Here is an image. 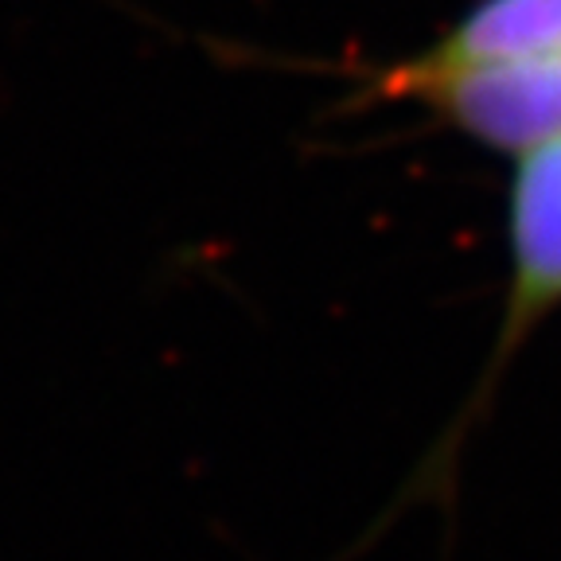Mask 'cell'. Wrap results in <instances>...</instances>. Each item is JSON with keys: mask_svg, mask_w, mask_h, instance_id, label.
Masks as SVG:
<instances>
[{"mask_svg": "<svg viewBox=\"0 0 561 561\" xmlns=\"http://www.w3.org/2000/svg\"><path fill=\"white\" fill-rule=\"evenodd\" d=\"M561 308V140L515 157V175L507 192V289H503L500 332L491 340V355L476 378L472 394L460 405L445 437L433 445V456L417 468L410 495L437 500L456 456L465 448L476 421L491 410L500 382L530 335Z\"/></svg>", "mask_w": 561, "mask_h": 561, "instance_id": "6da1fadb", "label": "cell"}, {"mask_svg": "<svg viewBox=\"0 0 561 561\" xmlns=\"http://www.w3.org/2000/svg\"><path fill=\"white\" fill-rule=\"evenodd\" d=\"M375 90L394 102L425 105L456 133L511 160L561 140V51L476 70H421L402 59Z\"/></svg>", "mask_w": 561, "mask_h": 561, "instance_id": "7a4b0ae2", "label": "cell"}, {"mask_svg": "<svg viewBox=\"0 0 561 561\" xmlns=\"http://www.w3.org/2000/svg\"><path fill=\"white\" fill-rule=\"evenodd\" d=\"M561 51V0H476L437 44L413 55L421 70H476Z\"/></svg>", "mask_w": 561, "mask_h": 561, "instance_id": "3957f363", "label": "cell"}]
</instances>
